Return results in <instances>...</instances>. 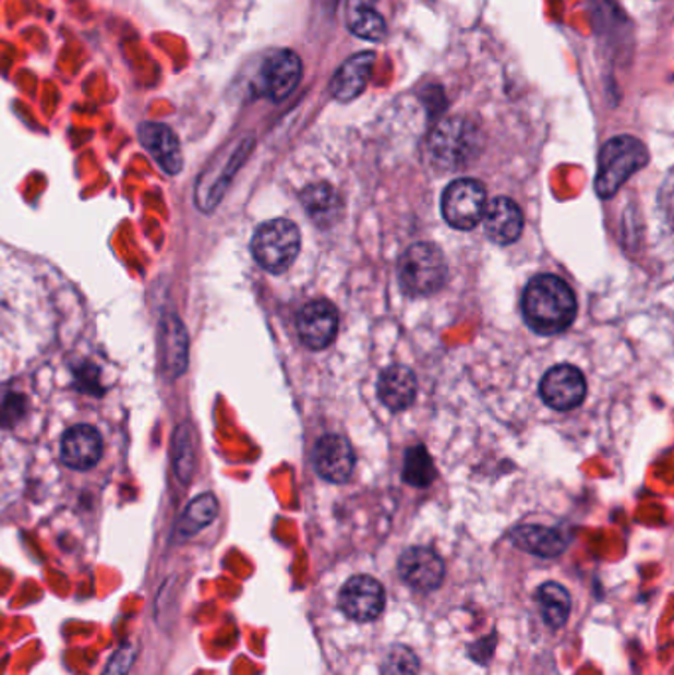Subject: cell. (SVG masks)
<instances>
[{
  "label": "cell",
  "instance_id": "cell-13",
  "mask_svg": "<svg viewBox=\"0 0 674 675\" xmlns=\"http://www.w3.org/2000/svg\"><path fill=\"white\" fill-rule=\"evenodd\" d=\"M104 455V441L92 425L70 426L62 436V462L74 470L94 468Z\"/></svg>",
  "mask_w": 674,
  "mask_h": 675
},
{
  "label": "cell",
  "instance_id": "cell-25",
  "mask_svg": "<svg viewBox=\"0 0 674 675\" xmlns=\"http://www.w3.org/2000/svg\"><path fill=\"white\" fill-rule=\"evenodd\" d=\"M172 462H174V474L179 477L182 484H189L190 477L194 472V448H192V435L186 423L177 429L174 433V445H172Z\"/></svg>",
  "mask_w": 674,
  "mask_h": 675
},
{
  "label": "cell",
  "instance_id": "cell-19",
  "mask_svg": "<svg viewBox=\"0 0 674 675\" xmlns=\"http://www.w3.org/2000/svg\"><path fill=\"white\" fill-rule=\"evenodd\" d=\"M510 540L518 550L527 551L544 559L558 557L566 550L564 533L559 530H552V528H544V526H520L510 533Z\"/></svg>",
  "mask_w": 674,
  "mask_h": 675
},
{
  "label": "cell",
  "instance_id": "cell-9",
  "mask_svg": "<svg viewBox=\"0 0 674 675\" xmlns=\"http://www.w3.org/2000/svg\"><path fill=\"white\" fill-rule=\"evenodd\" d=\"M338 330V312L328 301L305 304L297 316V333L309 350H325Z\"/></svg>",
  "mask_w": 674,
  "mask_h": 675
},
{
  "label": "cell",
  "instance_id": "cell-29",
  "mask_svg": "<svg viewBox=\"0 0 674 675\" xmlns=\"http://www.w3.org/2000/svg\"><path fill=\"white\" fill-rule=\"evenodd\" d=\"M374 2H376V0H348L347 11H350V9H359V7H372V9H374Z\"/></svg>",
  "mask_w": 674,
  "mask_h": 675
},
{
  "label": "cell",
  "instance_id": "cell-27",
  "mask_svg": "<svg viewBox=\"0 0 674 675\" xmlns=\"http://www.w3.org/2000/svg\"><path fill=\"white\" fill-rule=\"evenodd\" d=\"M137 660V648L133 644H123L117 648L116 654L109 658L106 670L101 675H127Z\"/></svg>",
  "mask_w": 674,
  "mask_h": 675
},
{
  "label": "cell",
  "instance_id": "cell-15",
  "mask_svg": "<svg viewBox=\"0 0 674 675\" xmlns=\"http://www.w3.org/2000/svg\"><path fill=\"white\" fill-rule=\"evenodd\" d=\"M139 141L169 177L179 174L182 170V153L179 138L169 126L163 123H145L139 129Z\"/></svg>",
  "mask_w": 674,
  "mask_h": 675
},
{
  "label": "cell",
  "instance_id": "cell-28",
  "mask_svg": "<svg viewBox=\"0 0 674 675\" xmlns=\"http://www.w3.org/2000/svg\"><path fill=\"white\" fill-rule=\"evenodd\" d=\"M26 411V399L22 395H7L0 401V426H12Z\"/></svg>",
  "mask_w": 674,
  "mask_h": 675
},
{
  "label": "cell",
  "instance_id": "cell-4",
  "mask_svg": "<svg viewBox=\"0 0 674 675\" xmlns=\"http://www.w3.org/2000/svg\"><path fill=\"white\" fill-rule=\"evenodd\" d=\"M400 282L411 297H430L447 281V261L433 243H413L400 260Z\"/></svg>",
  "mask_w": 674,
  "mask_h": 675
},
{
  "label": "cell",
  "instance_id": "cell-22",
  "mask_svg": "<svg viewBox=\"0 0 674 675\" xmlns=\"http://www.w3.org/2000/svg\"><path fill=\"white\" fill-rule=\"evenodd\" d=\"M303 206H305L309 218L315 219L321 226H328L338 218L340 200H338L335 188L328 184H313V186H306L303 192Z\"/></svg>",
  "mask_w": 674,
  "mask_h": 675
},
{
  "label": "cell",
  "instance_id": "cell-17",
  "mask_svg": "<svg viewBox=\"0 0 674 675\" xmlns=\"http://www.w3.org/2000/svg\"><path fill=\"white\" fill-rule=\"evenodd\" d=\"M374 62H376V53L374 52H360L354 53L352 58H348L347 62L340 65L335 80H333V95L337 97L338 101H352L357 99L370 82V75L374 70Z\"/></svg>",
  "mask_w": 674,
  "mask_h": 675
},
{
  "label": "cell",
  "instance_id": "cell-7",
  "mask_svg": "<svg viewBox=\"0 0 674 675\" xmlns=\"http://www.w3.org/2000/svg\"><path fill=\"white\" fill-rule=\"evenodd\" d=\"M384 604H386L384 587L369 575H357L348 579L338 596L340 611L357 623L376 620L384 611Z\"/></svg>",
  "mask_w": 674,
  "mask_h": 675
},
{
  "label": "cell",
  "instance_id": "cell-1",
  "mask_svg": "<svg viewBox=\"0 0 674 675\" xmlns=\"http://www.w3.org/2000/svg\"><path fill=\"white\" fill-rule=\"evenodd\" d=\"M522 312L525 321L534 333L554 336L564 333L574 323L578 302L568 282L554 275H538L527 285Z\"/></svg>",
  "mask_w": 674,
  "mask_h": 675
},
{
  "label": "cell",
  "instance_id": "cell-2",
  "mask_svg": "<svg viewBox=\"0 0 674 675\" xmlns=\"http://www.w3.org/2000/svg\"><path fill=\"white\" fill-rule=\"evenodd\" d=\"M649 162L647 146L635 136L622 135L607 141L600 153L595 192L601 200L615 196L629 178Z\"/></svg>",
  "mask_w": 674,
  "mask_h": 675
},
{
  "label": "cell",
  "instance_id": "cell-26",
  "mask_svg": "<svg viewBox=\"0 0 674 675\" xmlns=\"http://www.w3.org/2000/svg\"><path fill=\"white\" fill-rule=\"evenodd\" d=\"M420 660L406 646H392L382 662V675H418Z\"/></svg>",
  "mask_w": 674,
  "mask_h": 675
},
{
  "label": "cell",
  "instance_id": "cell-14",
  "mask_svg": "<svg viewBox=\"0 0 674 675\" xmlns=\"http://www.w3.org/2000/svg\"><path fill=\"white\" fill-rule=\"evenodd\" d=\"M486 238L498 245H510L520 238L525 218L517 204L508 197H495L483 214Z\"/></svg>",
  "mask_w": 674,
  "mask_h": 675
},
{
  "label": "cell",
  "instance_id": "cell-5",
  "mask_svg": "<svg viewBox=\"0 0 674 675\" xmlns=\"http://www.w3.org/2000/svg\"><path fill=\"white\" fill-rule=\"evenodd\" d=\"M301 248V233L289 219H272L262 224L252 240V253L257 265L281 275L293 265Z\"/></svg>",
  "mask_w": 674,
  "mask_h": 675
},
{
  "label": "cell",
  "instance_id": "cell-23",
  "mask_svg": "<svg viewBox=\"0 0 674 675\" xmlns=\"http://www.w3.org/2000/svg\"><path fill=\"white\" fill-rule=\"evenodd\" d=\"M437 477L432 457L425 447H411L404 458L401 479L416 489H428Z\"/></svg>",
  "mask_w": 674,
  "mask_h": 675
},
{
  "label": "cell",
  "instance_id": "cell-24",
  "mask_svg": "<svg viewBox=\"0 0 674 675\" xmlns=\"http://www.w3.org/2000/svg\"><path fill=\"white\" fill-rule=\"evenodd\" d=\"M348 28L369 43H382L386 38V21L372 7H359L347 11Z\"/></svg>",
  "mask_w": 674,
  "mask_h": 675
},
{
  "label": "cell",
  "instance_id": "cell-8",
  "mask_svg": "<svg viewBox=\"0 0 674 675\" xmlns=\"http://www.w3.org/2000/svg\"><path fill=\"white\" fill-rule=\"evenodd\" d=\"M540 395L552 409L571 411L586 397V377L574 365H556L542 377Z\"/></svg>",
  "mask_w": 674,
  "mask_h": 675
},
{
  "label": "cell",
  "instance_id": "cell-11",
  "mask_svg": "<svg viewBox=\"0 0 674 675\" xmlns=\"http://www.w3.org/2000/svg\"><path fill=\"white\" fill-rule=\"evenodd\" d=\"M401 581L420 592H432L445 577V565L435 551L428 547H411L398 563Z\"/></svg>",
  "mask_w": 674,
  "mask_h": 675
},
{
  "label": "cell",
  "instance_id": "cell-16",
  "mask_svg": "<svg viewBox=\"0 0 674 675\" xmlns=\"http://www.w3.org/2000/svg\"><path fill=\"white\" fill-rule=\"evenodd\" d=\"M160 364L169 377L184 374L189 365V334L179 316H165L160 326Z\"/></svg>",
  "mask_w": 674,
  "mask_h": 675
},
{
  "label": "cell",
  "instance_id": "cell-3",
  "mask_svg": "<svg viewBox=\"0 0 674 675\" xmlns=\"http://www.w3.org/2000/svg\"><path fill=\"white\" fill-rule=\"evenodd\" d=\"M481 150V135L477 126L464 117H449L433 129L430 136V155L443 170H457Z\"/></svg>",
  "mask_w": 674,
  "mask_h": 675
},
{
  "label": "cell",
  "instance_id": "cell-21",
  "mask_svg": "<svg viewBox=\"0 0 674 675\" xmlns=\"http://www.w3.org/2000/svg\"><path fill=\"white\" fill-rule=\"evenodd\" d=\"M538 606L544 623L549 624L550 628L558 630L568 623L571 599L569 592L558 582H546L538 589Z\"/></svg>",
  "mask_w": 674,
  "mask_h": 675
},
{
  "label": "cell",
  "instance_id": "cell-10",
  "mask_svg": "<svg viewBox=\"0 0 674 675\" xmlns=\"http://www.w3.org/2000/svg\"><path fill=\"white\" fill-rule=\"evenodd\" d=\"M303 75L301 58L291 50H281L269 56L265 60L262 73H260V87L262 94L267 95L272 101H284L285 97L293 94Z\"/></svg>",
  "mask_w": 674,
  "mask_h": 675
},
{
  "label": "cell",
  "instance_id": "cell-18",
  "mask_svg": "<svg viewBox=\"0 0 674 675\" xmlns=\"http://www.w3.org/2000/svg\"><path fill=\"white\" fill-rule=\"evenodd\" d=\"M418 394L416 375L406 365L386 367L378 382L380 401L392 411H404L413 403Z\"/></svg>",
  "mask_w": 674,
  "mask_h": 675
},
{
  "label": "cell",
  "instance_id": "cell-6",
  "mask_svg": "<svg viewBox=\"0 0 674 675\" xmlns=\"http://www.w3.org/2000/svg\"><path fill=\"white\" fill-rule=\"evenodd\" d=\"M485 208V186L471 178L455 180L443 192V218L452 228L461 231L473 229L483 219Z\"/></svg>",
  "mask_w": 674,
  "mask_h": 675
},
{
  "label": "cell",
  "instance_id": "cell-20",
  "mask_svg": "<svg viewBox=\"0 0 674 675\" xmlns=\"http://www.w3.org/2000/svg\"><path fill=\"white\" fill-rule=\"evenodd\" d=\"M218 516V499L212 494H201L198 498L192 499L186 509L182 511L179 523H177V535L180 540L194 538L204 528H208L212 521Z\"/></svg>",
  "mask_w": 674,
  "mask_h": 675
},
{
  "label": "cell",
  "instance_id": "cell-12",
  "mask_svg": "<svg viewBox=\"0 0 674 675\" xmlns=\"http://www.w3.org/2000/svg\"><path fill=\"white\" fill-rule=\"evenodd\" d=\"M313 462L321 479L340 484L350 479L357 460L345 436L327 435L316 443Z\"/></svg>",
  "mask_w": 674,
  "mask_h": 675
}]
</instances>
